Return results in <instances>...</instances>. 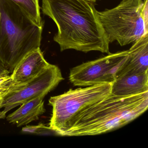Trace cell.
<instances>
[{
	"label": "cell",
	"mask_w": 148,
	"mask_h": 148,
	"mask_svg": "<svg viewBox=\"0 0 148 148\" xmlns=\"http://www.w3.org/2000/svg\"><path fill=\"white\" fill-rule=\"evenodd\" d=\"M7 91H0V109H1V105H2V101H3V97L6 93Z\"/></svg>",
	"instance_id": "2e32d148"
},
{
	"label": "cell",
	"mask_w": 148,
	"mask_h": 148,
	"mask_svg": "<svg viewBox=\"0 0 148 148\" xmlns=\"http://www.w3.org/2000/svg\"><path fill=\"white\" fill-rule=\"evenodd\" d=\"M40 48L26 55L14 69L11 76L10 86L25 84L38 76L50 66Z\"/></svg>",
	"instance_id": "ba28073f"
},
{
	"label": "cell",
	"mask_w": 148,
	"mask_h": 148,
	"mask_svg": "<svg viewBox=\"0 0 148 148\" xmlns=\"http://www.w3.org/2000/svg\"><path fill=\"white\" fill-rule=\"evenodd\" d=\"M43 14L55 22L53 38L60 51L72 49L109 54L110 42L92 2L89 0H42Z\"/></svg>",
	"instance_id": "6da1fadb"
},
{
	"label": "cell",
	"mask_w": 148,
	"mask_h": 148,
	"mask_svg": "<svg viewBox=\"0 0 148 148\" xmlns=\"http://www.w3.org/2000/svg\"><path fill=\"white\" fill-rule=\"evenodd\" d=\"M22 132L25 133H34L38 135H54L59 136L58 132L50 127H47L42 124L38 125H31L24 127Z\"/></svg>",
	"instance_id": "4fadbf2b"
},
{
	"label": "cell",
	"mask_w": 148,
	"mask_h": 148,
	"mask_svg": "<svg viewBox=\"0 0 148 148\" xmlns=\"http://www.w3.org/2000/svg\"><path fill=\"white\" fill-rule=\"evenodd\" d=\"M10 73L1 61H0V77L9 75Z\"/></svg>",
	"instance_id": "9a60e30c"
},
{
	"label": "cell",
	"mask_w": 148,
	"mask_h": 148,
	"mask_svg": "<svg viewBox=\"0 0 148 148\" xmlns=\"http://www.w3.org/2000/svg\"><path fill=\"white\" fill-rule=\"evenodd\" d=\"M148 91L130 96L110 94L73 118L62 136H95L124 126L148 109Z\"/></svg>",
	"instance_id": "7a4b0ae2"
},
{
	"label": "cell",
	"mask_w": 148,
	"mask_h": 148,
	"mask_svg": "<svg viewBox=\"0 0 148 148\" xmlns=\"http://www.w3.org/2000/svg\"><path fill=\"white\" fill-rule=\"evenodd\" d=\"M6 112L4 111H0V119H4L5 118Z\"/></svg>",
	"instance_id": "e0dca14e"
},
{
	"label": "cell",
	"mask_w": 148,
	"mask_h": 148,
	"mask_svg": "<svg viewBox=\"0 0 148 148\" xmlns=\"http://www.w3.org/2000/svg\"><path fill=\"white\" fill-rule=\"evenodd\" d=\"M61 71L55 65L50 66L40 74L25 84L9 86L3 97L1 108L8 112L12 109L41 94L47 95L64 80Z\"/></svg>",
	"instance_id": "52a82bcc"
},
{
	"label": "cell",
	"mask_w": 148,
	"mask_h": 148,
	"mask_svg": "<svg viewBox=\"0 0 148 148\" xmlns=\"http://www.w3.org/2000/svg\"><path fill=\"white\" fill-rule=\"evenodd\" d=\"M43 29L11 0H0V61L9 72L27 54L40 48Z\"/></svg>",
	"instance_id": "3957f363"
},
{
	"label": "cell",
	"mask_w": 148,
	"mask_h": 148,
	"mask_svg": "<svg viewBox=\"0 0 148 148\" xmlns=\"http://www.w3.org/2000/svg\"><path fill=\"white\" fill-rule=\"evenodd\" d=\"M148 91V72L140 74L123 75L116 77L112 84L111 94L130 96Z\"/></svg>",
	"instance_id": "8fae6325"
},
{
	"label": "cell",
	"mask_w": 148,
	"mask_h": 148,
	"mask_svg": "<svg viewBox=\"0 0 148 148\" xmlns=\"http://www.w3.org/2000/svg\"><path fill=\"white\" fill-rule=\"evenodd\" d=\"M10 75L0 77V91H7L11 84Z\"/></svg>",
	"instance_id": "5bb4252c"
},
{
	"label": "cell",
	"mask_w": 148,
	"mask_h": 148,
	"mask_svg": "<svg viewBox=\"0 0 148 148\" xmlns=\"http://www.w3.org/2000/svg\"><path fill=\"white\" fill-rule=\"evenodd\" d=\"M112 84V83H104L70 89L63 94L51 97L49 105L52 107V112L49 127L62 136L73 118L110 94Z\"/></svg>",
	"instance_id": "5b68a950"
},
{
	"label": "cell",
	"mask_w": 148,
	"mask_h": 148,
	"mask_svg": "<svg viewBox=\"0 0 148 148\" xmlns=\"http://www.w3.org/2000/svg\"><path fill=\"white\" fill-rule=\"evenodd\" d=\"M128 52V57L118 71L116 77L148 72V34L134 42Z\"/></svg>",
	"instance_id": "9c48e42d"
},
{
	"label": "cell",
	"mask_w": 148,
	"mask_h": 148,
	"mask_svg": "<svg viewBox=\"0 0 148 148\" xmlns=\"http://www.w3.org/2000/svg\"><path fill=\"white\" fill-rule=\"evenodd\" d=\"M36 25L43 27L39 0H11Z\"/></svg>",
	"instance_id": "7c38bea8"
},
{
	"label": "cell",
	"mask_w": 148,
	"mask_h": 148,
	"mask_svg": "<svg viewBox=\"0 0 148 148\" xmlns=\"http://www.w3.org/2000/svg\"><path fill=\"white\" fill-rule=\"evenodd\" d=\"M89 1H91V2H92V3H93V2H96V1H97V0H89Z\"/></svg>",
	"instance_id": "ac0fdd59"
},
{
	"label": "cell",
	"mask_w": 148,
	"mask_h": 148,
	"mask_svg": "<svg viewBox=\"0 0 148 148\" xmlns=\"http://www.w3.org/2000/svg\"><path fill=\"white\" fill-rule=\"evenodd\" d=\"M128 55V51L118 52L83 63L71 69L69 80L73 85L78 86L112 83Z\"/></svg>",
	"instance_id": "8992f818"
},
{
	"label": "cell",
	"mask_w": 148,
	"mask_h": 148,
	"mask_svg": "<svg viewBox=\"0 0 148 148\" xmlns=\"http://www.w3.org/2000/svg\"><path fill=\"white\" fill-rule=\"evenodd\" d=\"M46 95L41 94L21 105L18 109L8 116L7 120L20 127L38 120L45 112L44 99Z\"/></svg>",
	"instance_id": "30bf717a"
},
{
	"label": "cell",
	"mask_w": 148,
	"mask_h": 148,
	"mask_svg": "<svg viewBox=\"0 0 148 148\" xmlns=\"http://www.w3.org/2000/svg\"><path fill=\"white\" fill-rule=\"evenodd\" d=\"M143 4V0H122L114 8L98 11L110 43L117 41L123 46L148 34L142 13Z\"/></svg>",
	"instance_id": "277c9868"
}]
</instances>
